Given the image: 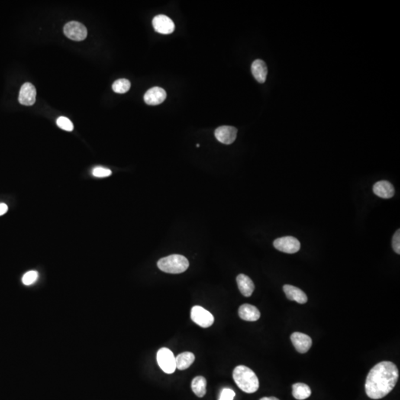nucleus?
Here are the masks:
<instances>
[{"mask_svg": "<svg viewBox=\"0 0 400 400\" xmlns=\"http://www.w3.org/2000/svg\"><path fill=\"white\" fill-rule=\"evenodd\" d=\"M399 378L397 365L388 361L376 364L367 376L365 392L369 398L379 400L388 395L395 387Z\"/></svg>", "mask_w": 400, "mask_h": 400, "instance_id": "f257e3e1", "label": "nucleus"}, {"mask_svg": "<svg viewBox=\"0 0 400 400\" xmlns=\"http://www.w3.org/2000/svg\"><path fill=\"white\" fill-rule=\"evenodd\" d=\"M233 380L237 386L248 394L256 392L259 388V382L256 374L245 365L236 367L233 372Z\"/></svg>", "mask_w": 400, "mask_h": 400, "instance_id": "f03ea898", "label": "nucleus"}, {"mask_svg": "<svg viewBox=\"0 0 400 400\" xmlns=\"http://www.w3.org/2000/svg\"><path fill=\"white\" fill-rule=\"evenodd\" d=\"M157 266L165 273L176 275L185 272L189 267V262L182 255L173 254L159 259Z\"/></svg>", "mask_w": 400, "mask_h": 400, "instance_id": "7ed1b4c3", "label": "nucleus"}, {"mask_svg": "<svg viewBox=\"0 0 400 400\" xmlns=\"http://www.w3.org/2000/svg\"><path fill=\"white\" fill-rule=\"evenodd\" d=\"M158 365L165 373L173 374L176 370V357L173 352L167 348L159 349L156 355Z\"/></svg>", "mask_w": 400, "mask_h": 400, "instance_id": "20e7f679", "label": "nucleus"}, {"mask_svg": "<svg viewBox=\"0 0 400 400\" xmlns=\"http://www.w3.org/2000/svg\"><path fill=\"white\" fill-rule=\"evenodd\" d=\"M64 33L68 38L74 41H82L86 39L88 30L82 23L76 21L69 22L63 28Z\"/></svg>", "mask_w": 400, "mask_h": 400, "instance_id": "39448f33", "label": "nucleus"}, {"mask_svg": "<svg viewBox=\"0 0 400 400\" xmlns=\"http://www.w3.org/2000/svg\"><path fill=\"white\" fill-rule=\"evenodd\" d=\"M191 318L194 323L204 328L211 327L214 323L212 314L199 305L193 307L191 311Z\"/></svg>", "mask_w": 400, "mask_h": 400, "instance_id": "423d86ee", "label": "nucleus"}, {"mask_svg": "<svg viewBox=\"0 0 400 400\" xmlns=\"http://www.w3.org/2000/svg\"><path fill=\"white\" fill-rule=\"evenodd\" d=\"M275 249L286 253H295L301 248L300 241L294 237H283L276 239L274 242Z\"/></svg>", "mask_w": 400, "mask_h": 400, "instance_id": "0eeeda50", "label": "nucleus"}, {"mask_svg": "<svg viewBox=\"0 0 400 400\" xmlns=\"http://www.w3.org/2000/svg\"><path fill=\"white\" fill-rule=\"evenodd\" d=\"M152 24L154 30L162 34H170L173 33L175 29V25L172 20L163 14L154 17Z\"/></svg>", "mask_w": 400, "mask_h": 400, "instance_id": "6e6552de", "label": "nucleus"}, {"mask_svg": "<svg viewBox=\"0 0 400 400\" xmlns=\"http://www.w3.org/2000/svg\"><path fill=\"white\" fill-rule=\"evenodd\" d=\"M37 90L30 82L23 84L19 94V102L23 105L30 106L35 103Z\"/></svg>", "mask_w": 400, "mask_h": 400, "instance_id": "1a4fd4ad", "label": "nucleus"}, {"mask_svg": "<svg viewBox=\"0 0 400 400\" xmlns=\"http://www.w3.org/2000/svg\"><path fill=\"white\" fill-rule=\"evenodd\" d=\"M291 340L296 350L300 353H305L309 350L312 346V340L309 336L300 332H294L291 334Z\"/></svg>", "mask_w": 400, "mask_h": 400, "instance_id": "9d476101", "label": "nucleus"}, {"mask_svg": "<svg viewBox=\"0 0 400 400\" xmlns=\"http://www.w3.org/2000/svg\"><path fill=\"white\" fill-rule=\"evenodd\" d=\"M237 129L232 126H221L216 129L215 137L217 140L225 145H230L235 141Z\"/></svg>", "mask_w": 400, "mask_h": 400, "instance_id": "9b49d317", "label": "nucleus"}, {"mask_svg": "<svg viewBox=\"0 0 400 400\" xmlns=\"http://www.w3.org/2000/svg\"><path fill=\"white\" fill-rule=\"evenodd\" d=\"M166 97V92L163 88L153 87L145 94L144 100L147 105H157L162 103Z\"/></svg>", "mask_w": 400, "mask_h": 400, "instance_id": "f8f14e48", "label": "nucleus"}, {"mask_svg": "<svg viewBox=\"0 0 400 400\" xmlns=\"http://www.w3.org/2000/svg\"><path fill=\"white\" fill-rule=\"evenodd\" d=\"M283 291L286 294L287 298L291 301H295L300 304L306 303L308 297L306 294L297 287L291 285H285L283 286Z\"/></svg>", "mask_w": 400, "mask_h": 400, "instance_id": "ddd939ff", "label": "nucleus"}, {"mask_svg": "<svg viewBox=\"0 0 400 400\" xmlns=\"http://www.w3.org/2000/svg\"><path fill=\"white\" fill-rule=\"evenodd\" d=\"M373 191L376 196L383 199H390L394 197L395 190L391 182L382 180L375 183Z\"/></svg>", "mask_w": 400, "mask_h": 400, "instance_id": "4468645a", "label": "nucleus"}, {"mask_svg": "<svg viewBox=\"0 0 400 400\" xmlns=\"http://www.w3.org/2000/svg\"><path fill=\"white\" fill-rule=\"evenodd\" d=\"M239 316L245 321L255 322L260 318V312L256 307L250 304H244L239 308Z\"/></svg>", "mask_w": 400, "mask_h": 400, "instance_id": "2eb2a0df", "label": "nucleus"}, {"mask_svg": "<svg viewBox=\"0 0 400 400\" xmlns=\"http://www.w3.org/2000/svg\"><path fill=\"white\" fill-rule=\"evenodd\" d=\"M251 72L253 77L259 83H264L266 80L268 69L264 61L261 59L255 60L251 65Z\"/></svg>", "mask_w": 400, "mask_h": 400, "instance_id": "dca6fc26", "label": "nucleus"}, {"mask_svg": "<svg viewBox=\"0 0 400 400\" xmlns=\"http://www.w3.org/2000/svg\"><path fill=\"white\" fill-rule=\"evenodd\" d=\"M237 285L240 292L244 297H249L254 291V284L249 276L245 275H240L237 277Z\"/></svg>", "mask_w": 400, "mask_h": 400, "instance_id": "f3484780", "label": "nucleus"}, {"mask_svg": "<svg viewBox=\"0 0 400 400\" xmlns=\"http://www.w3.org/2000/svg\"><path fill=\"white\" fill-rule=\"evenodd\" d=\"M195 360V356L191 352H183L176 357V367L179 370L188 369Z\"/></svg>", "mask_w": 400, "mask_h": 400, "instance_id": "a211bd4d", "label": "nucleus"}, {"mask_svg": "<svg viewBox=\"0 0 400 400\" xmlns=\"http://www.w3.org/2000/svg\"><path fill=\"white\" fill-rule=\"evenodd\" d=\"M292 394L297 400H304L311 395V390L306 384L296 383L292 386Z\"/></svg>", "mask_w": 400, "mask_h": 400, "instance_id": "6ab92c4d", "label": "nucleus"}, {"mask_svg": "<svg viewBox=\"0 0 400 400\" xmlns=\"http://www.w3.org/2000/svg\"><path fill=\"white\" fill-rule=\"evenodd\" d=\"M206 379L202 376H197L191 382L193 392L200 398H202L206 394Z\"/></svg>", "mask_w": 400, "mask_h": 400, "instance_id": "aec40b11", "label": "nucleus"}, {"mask_svg": "<svg viewBox=\"0 0 400 400\" xmlns=\"http://www.w3.org/2000/svg\"><path fill=\"white\" fill-rule=\"evenodd\" d=\"M130 88V81L126 79H120L116 80L112 85L113 91L117 94H125Z\"/></svg>", "mask_w": 400, "mask_h": 400, "instance_id": "412c9836", "label": "nucleus"}, {"mask_svg": "<svg viewBox=\"0 0 400 400\" xmlns=\"http://www.w3.org/2000/svg\"><path fill=\"white\" fill-rule=\"evenodd\" d=\"M38 277V272H36V271H30V272H27V273L23 275L22 281H23V283L25 285H31L37 282Z\"/></svg>", "mask_w": 400, "mask_h": 400, "instance_id": "4be33fe9", "label": "nucleus"}, {"mask_svg": "<svg viewBox=\"0 0 400 400\" xmlns=\"http://www.w3.org/2000/svg\"><path fill=\"white\" fill-rule=\"evenodd\" d=\"M56 124L62 130L66 131H72L74 130V125L69 118L65 117H59L56 120Z\"/></svg>", "mask_w": 400, "mask_h": 400, "instance_id": "5701e85b", "label": "nucleus"}, {"mask_svg": "<svg viewBox=\"0 0 400 400\" xmlns=\"http://www.w3.org/2000/svg\"><path fill=\"white\" fill-rule=\"evenodd\" d=\"M111 174L112 172L110 169L104 168V167H96L92 171L93 176L98 178L108 177L111 176Z\"/></svg>", "mask_w": 400, "mask_h": 400, "instance_id": "b1692460", "label": "nucleus"}, {"mask_svg": "<svg viewBox=\"0 0 400 400\" xmlns=\"http://www.w3.org/2000/svg\"><path fill=\"white\" fill-rule=\"evenodd\" d=\"M392 247L396 253H400V230L398 229L394 233L392 240Z\"/></svg>", "mask_w": 400, "mask_h": 400, "instance_id": "393cba45", "label": "nucleus"}, {"mask_svg": "<svg viewBox=\"0 0 400 400\" xmlns=\"http://www.w3.org/2000/svg\"><path fill=\"white\" fill-rule=\"evenodd\" d=\"M236 394L233 390L230 388H224L220 394L219 400H233Z\"/></svg>", "mask_w": 400, "mask_h": 400, "instance_id": "a878e982", "label": "nucleus"}, {"mask_svg": "<svg viewBox=\"0 0 400 400\" xmlns=\"http://www.w3.org/2000/svg\"><path fill=\"white\" fill-rule=\"evenodd\" d=\"M8 207L6 204L0 203V216H2L8 211Z\"/></svg>", "mask_w": 400, "mask_h": 400, "instance_id": "bb28decb", "label": "nucleus"}, {"mask_svg": "<svg viewBox=\"0 0 400 400\" xmlns=\"http://www.w3.org/2000/svg\"><path fill=\"white\" fill-rule=\"evenodd\" d=\"M259 400H279V399L276 398L275 397H262Z\"/></svg>", "mask_w": 400, "mask_h": 400, "instance_id": "cd10ccee", "label": "nucleus"}, {"mask_svg": "<svg viewBox=\"0 0 400 400\" xmlns=\"http://www.w3.org/2000/svg\"><path fill=\"white\" fill-rule=\"evenodd\" d=\"M197 148H199V147H200V145H199V144H197Z\"/></svg>", "mask_w": 400, "mask_h": 400, "instance_id": "c85d7f7f", "label": "nucleus"}]
</instances>
